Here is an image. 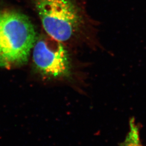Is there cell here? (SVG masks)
Instances as JSON below:
<instances>
[{"instance_id":"cell-2","label":"cell","mask_w":146,"mask_h":146,"mask_svg":"<svg viewBox=\"0 0 146 146\" xmlns=\"http://www.w3.org/2000/svg\"><path fill=\"white\" fill-rule=\"evenodd\" d=\"M37 36L27 16L15 11H0V67L10 68L26 63Z\"/></svg>"},{"instance_id":"cell-4","label":"cell","mask_w":146,"mask_h":146,"mask_svg":"<svg viewBox=\"0 0 146 146\" xmlns=\"http://www.w3.org/2000/svg\"><path fill=\"white\" fill-rule=\"evenodd\" d=\"M120 146H143L140 140L139 127L134 119L131 120L129 131Z\"/></svg>"},{"instance_id":"cell-1","label":"cell","mask_w":146,"mask_h":146,"mask_svg":"<svg viewBox=\"0 0 146 146\" xmlns=\"http://www.w3.org/2000/svg\"><path fill=\"white\" fill-rule=\"evenodd\" d=\"M44 32L64 44L77 41L87 28L86 15L75 0H31Z\"/></svg>"},{"instance_id":"cell-3","label":"cell","mask_w":146,"mask_h":146,"mask_svg":"<svg viewBox=\"0 0 146 146\" xmlns=\"http://www.w3.org/2000/svg\"><path fill=\"white\" fill-rule=\"evenodd\" d=\"M32 50L35 67L43 76L56 79H69L73 76L74 60L66 44L44 32L37 36Z\"/></svg>"}]
</instances>
